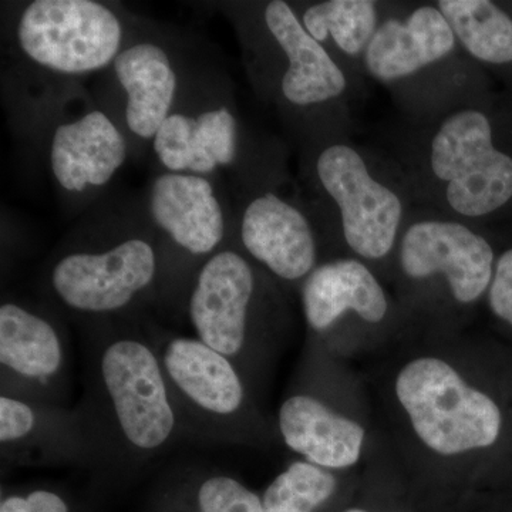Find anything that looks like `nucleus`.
Returning a JSON list of instances; mask_svg holds the SVG:
<instances>
[{"instance_id": "nucleus-1", "label": "nucleus", "mask_w": 512, "mask_h": 512, "mask_svg": "<svg viewBox=\"0 0 512 512\" xmlns=\"http://www.w3.org/2000/svg\"><path fill=\"white\" fill-rule=\"evenodd\" d=\"M390 140L416 207L484 228L512 222V92L404 120Z\"/></svg>"}, {"instance_id": "nucleus-3", "label": "nucleus", "mask_w": 512, "mask_h": 512, "mask_svg": "<svg viewBox=\"0 0 512 512\" xmlns=\"http://www.w3.org/2000/svg\"><path fill=\"white\" fill-rule=\"evenodd\" d=\"M365 73L409 121L434 119L495 92L494 80L461 49L436 2H389L367 47Z\"/></svg>"}, {"instance_id": "nucleus-17", "label": "nucleus", "mask_w": 512, "mask_h": 512, "mask_svg": "<svg viewBox=\"0 0 512 512\" xmlns=\"http://www.w3.org/2000/svg\"><path fill=\"white\" fill-rule=\"evenodd\" d=\"M301 299L306 323L315 333L328 332L348 315L380 325L390 311L379 279L355 256L320 262L302 282Z\"/></svg>"}, {"instance_id": "nucleus-12", "label": "nucleus", "mask_w": 512, "mask_h": 512, "mask_svg": "<svg viewBox=\"0 0 512 512\" xmlns=\"http://www.w3.org/2000/svg\"><path fill=\"white\" fill-rule=\"evenodd\" d=\"M0 396L67 406L69 339L52 312L29 303L2 302Z\"/></svg>"}, {"instance_id": "nucleus-25", "label": "nucleus", "mask_w": 512, "mask_h": 512, "mask_svg": "<svg viewBox=\"0 0 512 512\" xmlns=\"http://www.w3.org/2000/svg\"><path fill=\"white\" fill-rule=\"evenodd\" d=\"M487 298L495 318L512 328V247L497 256Z\"/></svg>"}, {"instance_id": "nucleus-11", "label": "nucleus", "mask_w": 512, "mask_h": 512, "mask_svg": "<svg viewBox=\"0 0 512 512\" xmlns=\"http://www.w3.org/2000/svg\"><path fill=\"white\" fill-rule=\"evenodd\" d=\"M264 271L227 245L201 265L184 302L195 338L227 356L244 376L258 339Z\"/></svg>"}, {"instance_id": "nucleus-8", "label": "nucleus", "mask_w": 512, "mask_h": 512, "mask_svg": "<svg viewBox=\"0 0 512 512\" xmlns=\"http://www.w3.org/2000/svg\"><path fill=\"white\" fill-rule=\"evenodd\" d=\"M396 394L417 436L441 456L493 446L500 436L497 404L444 360L421 357L404 366Z\"/></svg>"}, {"instance_id": "nucleus-4", "label": "nucleus", "mask_w": 512, "mask_h": 512, "mask_svg": "<svg viewBox=\"0 0 512 512\" xmlns=\"http://www.w3.org/2000/svg\"><path fill=\"white\" fill-rule=\"evenodd\" d=\"M245 32L252 76L306 143L349 137L357 94L339 64L316 42L284 0L252 8Z\"/></svg>"}, {"instance_id": "nucleus-13", "label": "nucleus", "mask_w": 512, "mask_h": 512, "mask_svg": "<svg viewBox=\"0 0 512 512\" xmlns=\"http://www.w3.org/2000/svg\"><path fill=\"white\" fill-rule=\"evenodd\" d=\"M148 214L170 245V261L181 296L198 269L227 247L228 224L214 184L204 175H158L148 191Z\"/></svg>"}, {"instance_id": "nucleus-18", "label": "nucleus", "mask_w": 512, "mask_h": 512, "mask_svg": "<svg viewBox=\"0 0 512 512\" xmlns=\"http://www.w3.org/2000/svg\"><path fill=\"white\" fill-rule=\"evenodd\" d=\"M153 148L168 173L208 177L237 161V116L227 104L210 106L198 113L174 109L158 128Z\"/></svg>"}, {"instance_id": "nucleus-6", "label": "nucleus", "mask_w": 512, "mask_h": 512, "mask_svg": "<svg viewBox=\"0 0 512 512\" xmlns=\"http://www.w3.org/2000/svg\"><path fill=\"white\" fill-rule=\"evenodd\" d=\"M46 288L60 309L97 323L161 296H181L163 242L147 231L64 248L47 269Z\"/></svg>"}, {"instance_id": "nucleus-19", "label": "nucleus", "mask_w": 512, "mask_h": 512, "mask_svg": "<svg viewBox=\"0 0 512 512\" xmlns=\"http://www.w3.org/2000/svg\"><path fill=\"white\" fill-rule=\"evenodd\" d=\"M111 67L126 96L128 131L153 141L177 103L178 73L170 52L154 40H137L126 43Z\"/></svg>"}, {"instance_id": "nucleus-21", "label": "nucleus", "mask_w": 512, "mask_h": 512, "mask_svg": "<svg viewBox=\"0 0 512 512\" xmlns=\"http://www.w3.org/2000/svg\"><path fill=\"white\" fill-rule=\"evenodd\" d=\"M303 28L349 77L360 93L365 83L367 47L386 15L389 2L376 0H322L292 3Z\"/></svg>"}, {"instance_id": "nucleus-2", "label": "nucleus", "mask_w": 512, "mask_h": 512, "mask_svg": "<svg viewBox=\"0 0 512 512\" xmlns=\"http://www.w3.org/2000/svg\"><path fill=\"white\" fill-rule=\"evenodd\" d=\"M97 323L87 359L86 414L101 467L146 466L185 440L150 333Z\"/></svg>"}, {"instance_id": "nucleus-16", "label": "nucleus", "mask_w": 512, "mask_h": 512, "mask_svg": "<svg viewBox=\"0 0 512 512\" xmlns=\"http://www.w3.org/2000/svg\"><path fill=\"white\" fill-rule=\"evenodd\" d=\"M50 168L69 194L106 187L127 160V141L109 114L90 110L59 124L50 140Z\"/></svg>"}, {"instance_id": "nucleus-14", "label": "nucleus", "mask_w": 512, "mask_h": 512, "mask_svg": "<svg viewBox=\"0 0 512 512\" xmlns=\"http://www.w3.org/2000/svg\"><path fill=\"white\" fill-rule=\"evenodd\" d=\"M0 456L6 466L101 467L86 414L63 404L0 396Z\"/></svg>"}, {"instance_id": "nucleus-22", "label": "nucleus", "mask_w": 512, "mask_h": 512, "mask_svg": "<svg viewBox=\"0 0 512 512\" xmlns=\"http://www.w3.org/2000/svg\"><path fill=\"white\" fill-rule=\"evenodd\" d=\"M436 5L464 53L512 92V2L437 0Z\"/></svg>"}, {"instance_id": "nucleus-27", "label": "nucleus", "mask_w": 512, "mask_h": 512, "mask_svg": "<svg viewBox=\"0 0 512 512\" xmlns=\"http://www.w3.org/2000/svg\"><path fill=\"white\" fill-rule=\"evenodd\" d=\"M346 512H366V511H363V510H348Z\"/></svg>"}, {"instance_id": "nucleus-9", "label": "nucleus", "mask_w": 512, "mask_h": 512, "mask_svg": "<svg viewBox=\"0 0 512 512\" xmlns=\"http://www.w3.org/2000/svg\"><path fill=\"white\" fill-rule=\"evenodd\" d=\"M394 255L407 282L440 284L458 306L487 295L498 256L487 228L420 207L410 212Z\"/></svg>"}, {"instance_id": "nucleus-7", "label": "nucleus", "mask_w": 512, "mask_h": 512, "mask_svg": "<svg viewBox=\"0 0 512 512\" xmlns=\"http://www.w3.org/2000/svg\"><path fill=\"white\" fill-rule=\"evenodd\" d=\"M185 440L248 443L258 436L259 417L248 382L227 356L195 336L151 332Z\"/></svg>"}, {"instance_id": "nucleus-26", "label": "nucleus", "mask_w": 512, "mask_h": 512, "mask_svg": "<svg viewBox=\"0 0 512 512\" xmlns=\"http://www.w3.org/2000/svg\"><path fill=\"white\" fill-rule=\"evenodd\" d=\"M0 512H70L63 495L49 488H35L28 493L9 494L2 498Z\"/></svg>"}, {"instance_id": "nucleus-24", "label": "nucleus", "mask_w": 512, "mask_h": 512, "mask_svg": "<svg viewBox=\"0 0 512 512\" xmlns=\"http://www.w3.org/2000/svg\"><path fill=\"white\" fill-rule=\"evenodd\" d=\"M338 487L330 470L296 461L272 481L262 495L264 512H316Z\"/></svg>"}, {"instance_id": "nucleus-15", "label": "nucleus", "mask_w": 512, "mask_h": 512, "mask_svg": "<svg viewBox=\"0 0 512 512\" xmlns=\"http://www.w3.org/2000/svg\"><path fill=\"white\" fill-rule=\"evenodd\" d=\"M316 224L315 212L268 185L242 208L237 248L276 279L302 284L319 265Z\"/></svg>"}, {"instance_id": "nucleus-10", "label": "nucleus", "mask_w": 512, "mask_h": 512, "mask_svg": "<svg viewBox=\"0 0 512 512\" xmlns=\"http://www.w3.org/2000/svg\"><path fill=\"white\" fill-rule=\"evenodd\" d=\"M20 53L40 69L84 76L113 66L126 46L123 20L96 0H35L16 23Z\"/></svg>"}, {"instance_id": "nucleus-5", "label": "nucleus", "mask_w": 512, "mask_h": 512, "mask_svg": "<svg viewBox=\"0 0 512 512\" xmlns=\"http://www.w3.org/2000/svg\"><path fill=\"white\" fill-rule=\"evenodd\" d=\"M306 174L319 197V224L339 232L363 262L386 261L416 207L400 165L350 137L309 146Z\"/></svg>"}, {"instance_id": "nucleus-23", "label": "nucleus", "mask_w": 512, "mask_h": 512, "mask_svg": "<svg viewBox=\"0 0 512 512\" xmlns=\"http://www.w3.org/2000/svg\"><path fill=\"white\" fill-rule=\"evenodd\" d=\"M177 512H264L262 497L220 471L188 468L175 497Z\"/></svg>"}, {"instance_id": "nucleus-20", "label": "nucleus", "mask_w": 512, "mask_h": 512, "mask_svg": "<svg viewBox=\"0 0 512 512\" xmlns=\"http://www.w3.org/2000/svg\"><path fill=\"white\" fill-rule=\"evenodd\" d=\"M278 429L286 446L326 470L355 466L365 440L360 424L309 392L291 394L281 404Z\"/></svg>"}]
</instances>
